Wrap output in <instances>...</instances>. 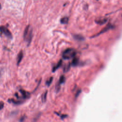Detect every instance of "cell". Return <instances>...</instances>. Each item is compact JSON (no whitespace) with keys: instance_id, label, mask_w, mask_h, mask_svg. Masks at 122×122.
<instances>
[{"instance_id":"1","label":"cell","mask_w":122,"mask_h":122,"mask_svg":"<svg viewBox=\"0 0 122 122\" xmlns=\"http://www.w3.org/2000/svg\"><path fill=\"white\" fill-rule=\"evenodd\" d=\"M32 37V31L29 25L27 26L24 32L23 38L25 41L27 42L28 45L30 44Z\"/></svg>"},{"instance_id":"2","label":"cell","mask_w":122,"mask_h":122,"mask_svg":"<svg viewBox=\"0 0 122 122\" xmlns=\"http://www.w3.org/2000/svg\"><path fill=\"white\" fill-rule=\"evenodd\" d=\"M76 52L72 48H68L66 49L63 53V58L65 60H68L73 58L75 57Z\"/></svg>"},{"instance_id":"3","label":"cell","mask_w":122,"mask_h":122,"mask_svg":"<svg viewBox=\"0 0 122 122\" xmlns=\"http://www.w3.org/2000/svg\"><path fill=\"white\" fill-rule=\"evenodd\" d=\"M0 30H1L2 33L5 34V35L9 39H12L13 36L10 32V31L5 26H1L0 27Z\"/></svg>"},{"instance_id":"4","label":"cell","mask_w":122,"mask_h":122,"mask_svg":"<svg viewBox=\"0 0 122 122\" xmlns=\"http://www.w3.org/2000/svg\"><path fill=\"white\" fill-rule=\"evenodd\" d=\"M108 19L106 18H104V17H102V18H97L96 19H95V22L99 25H103L105 23H106V22H107Z\"/></svg>"},{"instance_id":"5","label":"cell","mask_w":122,"mask_h":122,"mask_svg":"<svg viewBox=\"0 0 122 122\" xmlns=\"http://www.w3.org/2000/svg\"><path fill=\"white\" fill-rule=\"evenodd\" d=\"M113 27V25H112L110 24H108L107 25V26H106L105 28H104L103 29H102V30H101V31L100 32H99L98 34H97V35H95L93 37H95V36H98L99 35H100L101 34L103 33H104V32H105L108 31V30H109L112 29Z\"/></svg>"},{"instance_id":"6","label":"cell","mask_w":122,"mask_h":122,"mask_svg":"<svg viewBox=\"0 0 122 122\" xmlns=\"http://www.w3.org/2000/svg\"><path fill=\"white\" fill-rule=\"evenodd\" d=\"M23 52L22 51H21L19 53V54H18V56H17V63L18 65H19V64L21 62V61L23 58Z\"/></svg>"},{"instance_id":"7","label":"cell","mask_w":122,"mask_h":122,"mask_svg":"<svg viewBox=\"0 0 122 122\" xmlns=\"http://www.w3.org/2000/svg\"><path fill=\"white\" fill-rule=\"evenodd\" d=\"M20 92L23 96V98L24 99H27L29 98L30 96V94L29 93L23 90H20Z\"/></svg>"},{"instance_id":"8","label":"cell","mask_w":122,"mask_h":122,"mask_svg":"<svg viewBox=\"0 0 122 122\" xmlns=\"http://www.w3.org/2000/svg\"><path fill=\"white\" fill-rule=\"evenodd\" d=\"M62 60H60L58 63L57 64L54 66V67H53V72H55L60 66L61 65H62Z\"/></svg>"},{"instance_id":"9","label":"cell","mask_w":122,"mask_h":122,"mask_svg":"<svg viewBox=\"0 0 122 122\" xmlns=\"http://www.w3.org/2000/svg\"><path fill=\"white\" fill-rule=\"evenodd\" d=\"M74 38L78 41H83L85 40L84 37L81 35H79V34H75L74 35Z\"/></svg>"},{"instance_id":"10","label":"cell","mask_w":122,"mask_h":122,"mask_svg":"<svg viewBox=\"0 0 122 122\" xmlns=\"http://www.w3.org/2000/svg\"><path fill=\"white\" fill-rule=\"evenodd\" d=\"M68 21H69V18L67 17H63L60 20V22L62 24H67L68 23Z\"/></svg>"},{"instance_id":"11","label":"cell","mask_w":122,"mask_h":122,"mask_svg":"<svg viewBox=\"0 0 122 122\" xmlns=\"http://www.w3.org/2000/svg\"><path fill=\"white\" fill-rule=\"evenodd\" d=\"M79 63V61H78V59L76 58H74L72 62V65L73 66H75L76 65H77V64H78Z\"/></svg>"},{"instance_id":"12","label":"cell","mask_w":122,"mask_h":122,"mask_svg":"<svg viewBox=\"0 0 122 122\" xmlns=\"http://www.w3.org/2000/svg\"><path fill=\"white\" fill-rule=\"evenodd\" d=\"M65 77L63 76V75H62L60 77V80H59V83L60 85H62V84L64 83V82H65Z\"/></svg>"},{"instance_id":"13","label":"cell","mask_w":122,"mask_h":122,"mask_svg":"<svg viewBox=\"0 0 122 122\" xmlns=\"http://www.w3.org/2000/svg\"><path fill=\"white\" fill-rule=\"evenodd\" d=\"M53 77H51L46 81V85L48 86H49L51 85V84H52V83L53 82Z\"/></svg>"},{"instance_id":"14","label":"cell","mask_w":122,"mask_h":122,"mask_svg":"<svg viewBox=\"0 0 122 122\" xmlns=\"http://www.w3.org/2000/svg\"><path fill=\"white\" fill-rule=\"evenodd\" d=\"M47 91H46L43 95L42 96V101L44 102H45L46 100V97H47Z\"/></svg>"},{"instance_id":"15","label":"cell","mask_w":122,"mask_h":122,"mask_svg":"<svg viewBox=\"0 0 122 122\" xmlns=\"http://www.w3.org/2000/svg\"><path fill=\"white\" fill-rule=\"evenodd\" d=\"M70 64H68L66 65L65 66L64 68V72H67V71H68L69 70V69H70Z\"/></svg>"},{"instance_id":"16","label":"cell","mask_w":122,"mask_h":122,"mask_svg":"<svg viewBox=\"0 0 122 122\" xmlns=\"http://www.w3.org/2000/svg\"><path fill=\"white\" fill-rule=\"evenodd\" d=\"M4 105H5V104L3 102H2V101L0 102V110L3 109L4 108Z\"/></svg>"},{"instance_id":"17","label":"cell","mask_w":122,"mask_h":122,"mask_svg":"<svg viewBox=\"0 0 122 122\" xmlns=\"http://www.w3.org/2000/svg\"><path fill=\"white\" fill-rule=\"evenodd\" d=\"M2 33L1 31V30H0V36L2 35Z\"/></svg>"},{"instance_id":"18","label":"cell","mask_w":122,"mask_h":122,"mask_svg":"<svg viewBox=\"0 0 122 122\" xmlns=\"http://www.w3.org/2000/svg\"><path fill=\"white\" fill-rule=\"evenodd\" d=\"M1 8H2V5H1V4H0V10L1 9Z\"/></svg>"}]
</instances>
